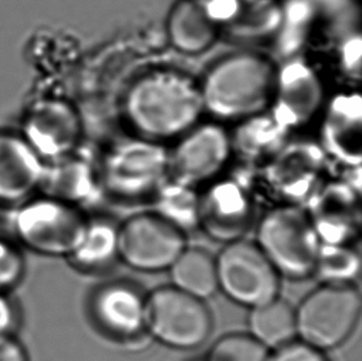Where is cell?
<instances>
[{
  "label": "cell",
  "mask_w": 362,
  "mask_h": 361,
  "mask_svg": "<svg viewBox=\"0 0 362 361\" xmlns=\"http://www.w3.org/2000/svg\"><path fill=\"white\" fill-rule=\"evenodd\" d=\"M77 205L37 195L16 207V238L37 254L67 256L77 249L88 224Z\"/></svg>",
  "instance_id": "277c9868"
},
{
  "label": "cell",
  "mask_w": 362,
  "mask_h": 361,
  "mask_svg": "<svg viewBox=\"0 0 362 361\" xmlns=\"http://www.w3.org/2000/svg\"><path fill=\"white\" fill-rule=\"evenodd\" d=\"M186 248L185 233L157 213L134 215L118 227V258L139 271L168 270Z\"/></svg>",
  "instance_id": "ba28073f"
},
{
  "label": "cell",
  "mask_w": 362,
  "mask_h": 361,
  "mask_svg": "<svg viewBox=\"0 0 362 361\" xmlns=\"http://www.w3.org/2000/svg\"><path fill=\"white\" fill-rule=\"evenodd\" d=\"M0 361H29L21 343L13 336L0 337Z\"/></svg>",
  "instance_id": "83f0119b"
},
{
  "label": "cell",
  "mask_w": 362,
  "mask_h": 361,
  "mask_svg": "<svg viewBox=\"0 0 362 361\" xmlns=\"http://www.w3.org/2000/svg\"><path fill=\"white\" fill-rule=\"evenodd\" d=\"M276 118L279 125L296 127L308 122L318 112L323 89L312 69L288 64L276 79Z\"/></svg>",
  "instance_id": "5bb4252c"
},
{
  "label": "cell",
  "mask_w": 362,
  "mask_h": 361,
  "mask_svg": "<svg viewBox=\"0 0 362 361\" xmlns=\"http://www.w3.org/2000/svg\"><path fill=\"white\" fill-rule=\"evenodd\" d=\"M277 74L266 59L238 55L216 64L208 74L202 99L218 117L235 119L261 112L274 94Z\"/></svg>",
  "instance_id": "7a4b0ae2"
},
{
  "label": "cell",
  "mask_w": 362,
  "mask_h": 361,
  "mask_svg": "<svg viewBox=\"0 0 362 361\" xmlns=\"http://www.w3.org/2000/svg\"><path fill=\"white\" fill-rule=\"evenodd\" d=\"M168 35L172 45L185 54H199L216 39L214 20L203 5L183 1L168 19Z\"/></svg>",
  "instance_id": "e0dca14e"
},
{
  "label": "cell",
  "mask_w": 362,
  "mask_h": 361,
  "mask_svg": "<svg viewBox=\"0 0 362 361\" xmlns=\"http://www.w3.org/2000/svg\"><path fill=\"white\" fill-rule=\"evenodd\" d=\"M325 137L330 150L344 161H361L362 114L358 96L335 99L328 113Z\"/></svg>",
  "instance_id": "2e32d148"
},
{
  "label": "cell",
  "mask_w": 362,
  "mask_h": 361,
  "mask_svg": "<svg viewBox=\"0 0 362 361\" xmlns=\"http://www.w3.org/2000/svg\"><path fill=\"white\" fill-rule=\"evenodd\" d=\"M204 110L201 89L176 74H152L127 98V117L139 132L163 139L189 130Z\"/></svg>",
  "instance_id": "6da1fadb"
},
{
  "label": "cell",
  "mask_w": 362,
  "mask_h": 361,
  "mask_svg": "<svg viewBox=\"0 0 362 361\" xmlns=\"http://www.w3.org/2000/svg\"><path fill=\"white\" fill-rule=\"evenodd\" d=\"M19 132L46 164H52L74 156L82 127L69 103L45 98L28 108Z\"/></svg>",
  "instance_id": "9c48e42d"
},
{
  "label": "cell",
  "mask_w": 362,
  "mask_h": 361,
  "mask_svg": "<svg viewBox=\"0 0 362 361\" xmlns=\"http://www.w3.org/2000/svg\"><path fill=\"white\" fill-rule=\"evenodd\" d=\"M256 244L279 275L304 278L314 273L322 241L308 214L284 205L261 219Z\"/></svg>",
  "instance_id": "3957f363"
},
{
  "label": "cell",
  "mask_w": 362,
  "mask_h": 361,
  "mask_svg": "<svg viewBox=\"0 0 362 361\" xmlns=\"http://www.w3.org/2000/svg\"><path fill=\"white\" fill-rule=\"evenodd\" d=\"M211 316L203 299L175 286L146 296L145 328L158 342L175 349H193L209 338Z\"/></svg>",
  "instance_id": "8992f818"
},
{
  "label": "cell",
  "mask_w": 362,
  "mask_h": 361,
  "mask_svg": "<svg viewBox=\"0 0 362 361\" xmlns=\"http://www.w3.org/2000/svg\"><path fill=\"white\" fill-rule=\"evenodd\" d=\"M93 185V176L88 166L69 156L61 161L46 164L40 190L45 195L78 207V203L92 195Z\"/></svg>",
  "instance_id": "ffe728a7"
},
{
  "label": "cell",
  "mask_w": 362,
  "mask_h": 361,
  "mask_svg": "<svg viewBox=\"0 0 362 361\" xmlns=\"http://www.w3.org/2000/svg\"><path fill=\"white\" fill-rule=\"evenodd\" d=\"M269 361H329L324 352L317 348L310 347L305 343L292 342L276 348L274 353H269Z\"/></svg>",
  "instance_id": "484cf974"
},
{
  "label": "cell",
  "mask_w": 362,
  "mask_h": 361,
  "mask_svg": "<svg viewBox=\"0 0 362 361\" xmlns=\"http://www.w3.org/2000/svg\"><path fill=\"white\" fill-rule=\"evenodd\" d=\"M162 147L144 142L122 144L109 155L104 178L109 190L122 197H139L155 190L168 170Z\"/></svg>",
  "instance_id": "30bf717a"
},
{
  "label": "cell",
  "mask_w": 362,
  "mask_h": 361,
  "mask_svg": "<svg viewBox=\"0 0 362 361\" xmlns=\"http://www.w3.org/2000/svg\"><path fill=\"white\" fill-rule=\"evenodd\" d=\"M251 336L269 349L282 347L297 337L296 308L279 297L251 308Z\"/></svg>",
  "instance_id": "ac0fdd59"
},
{
  "label": "cell",
  "mask_w": 362,
  "mask_h": 361,
  "mask_svg": "<svg viewBox=\"0 0 362 361\" xmlns=\"http://www.w3.org/2000/svg\"><path fill=\"white\" fill-rule=\"evenodd\" d=\"M172 286L201 299L218 290L216 258L199 248H186L170 268Z\"/></svg>",
  "instance_id": "d6986e66"
},
{
  "label": "cell",
  "mask_w": 362,
  "mask_h": 361,
  "mask_svg": "<svg viewBox=\"0 0 362 361\" xmlns=\"http://www.w3.org/2000/svg\"><path fill=\"white\" fill-rule=\"evenodd\" d=\"M45 170L46 162L20 132L0 130V205L18 207L33 198Z\"/></svg>",
  "instance_id": "8fae6325"
},
{
  "label": "cell",
  "mask_w": 362,
  "mask_h": 361,
  "mask_svg": "<svg viewBox=\"0 0 362 361\" xmlns=\"http://www.w3.org/2000/svg\"><path fill=\"white\" fill-rule=\"evenodd\" d=\"M189 187L176 182L163 190L158 200L157 214L183 233L199 224V200L192 193Z\"/></svg>",
  "instance_id": "7402d4cb"
},
{
  "label": "cell",
  "mask_w": 362,
  "mask_h": 361,
  "mask_svg": "<svg viewBox=\"0 0 362 361\" xmlns=\"http://www.w3.org/2000/svg\"><path fill=\"white\" fill-rule=\"evenodd\" d=\"M146 296L134 285L113 282L99 288L92 312L99 326L115 337L136 336L145 328Z\"/></svg>",
  "instance_id": "4fadbf2b"
},
{
  "label": "cell",
  "mask_w": 362,
  "mask_h": 361,
  "mask_svg": "<svg viewBox=\"0 0 362 361\" xmlns=\"http://www.w3.org/2000/svg\"><path fill=\"white\" fill-rule=\"evenodd\" d=\"M216 264L218 290L233 302L254 308L279 297V273L256 243H226Z\"/></svg>",
  "instance_id": "52a82bcc"
},
{
  "label": "cell",
  "mask_w": 362,
  "mask_h": 361,
  "mask_svg": "<svg viewBox=\"0 0 362 361\" xmlns=\"http://www.w3.org/2000/svg\"><path fill=\"white\" fill-rule=\"evenodd\" d=\"M18 313L15 303L6 292H0V337L13 336Z\"/></svg>",
  "instance_id": "4316f807"
},
{
  "label": "cell",
  "mask_w": 362,
  "mask_h": 361,
  "mask_svg": "<svg viewBox=\"0 0 362 361\" xmlns=\"http://www.w3.org/2000/svg\"><path fill=\"white\" fill-rule=\"evenodd\" d=\"M250 220L249 198L236 183H219L199 200V223L216 239L226 243L240 239Z\"/></svg>",
  "instance_id": "9a60e30c"
},
{
  "label": "cell",
  "mask_w": 362,
  "mask_h": 361,
  "mask_svg": "<svg viewBox=\"0 0 362 361\" xmlns=\"http://www.w3.org/2000/svg\"><path fill=\"white\" fill-rule=\"evenodd\" d=\"M25 259L19 248L0 238V292L15 287L24 276Z\"/></svg>",
  "instance_id": "d4e9b609"
},
{
  "label": "cell",
  "mask_w": 362,
  "mask_h": 361,
  "mask_svg": "<svg viewBox=\"0 0 362 361\" xmlns=\"http://www.w3.org/2000/svg\"><path fill=\"white\" fill-rule=\"evenodd\" d=\"M230 154V142L219 127H198L178 145L170 157L168 170L177 183L193 185L221 171Z\"/></svg>",
  "instance_id": "7c38bea8"
},
{
  "label": "cell",
  "mask_w": 362,
  "mask_h": 361,
  "mask_svg": "<svg viewBox=\"0 0 362 361\" xmlns=\"http://www.w3.org/2000/svg\"><path fill=\"white\" fill-rule=\"evenodd\" d=\"M269 349L251 334L234 333L216 340L206 361H269Z\"/></svg>",
  "instance_id": "cb8c5ba5"
},
{
  "label": "cell",
  "mask_w": 362,
  "mask_h": 361,
  "mask_svg": "<svg viewBox=\"0 0 362 361\" xmlns=\"http://www.w3.org/2000/svg\"><path fill=\"white\" fill-rule=\"evenodd\" d=\"M358 255L345 244H322L314 273L325 283H350L358 276Z\"/></svg>",
  "instance_id": "603a6c76"
},
{
  "label": "cell",
  "mask_w": 362,
  "mask_h": 361,
  "mask_svg": "<svg viewBox=\"0 0 362 361\" xmlns=\"http://www.w3.org/2000/svg\"><path fill=\"white\" fill-rule=\"evenodd\" d=\"M360 311V292L351 283H324L296 308L297 337L322 352L337 348L353 332Z\"/></svg>",
  "instance_id": "5b68a950"
},
{
  "label": "cell",
  "mask_w": 362,
  "mask_h": 361,
  "mask_svg": "<svg viewBox=\"0 0 362 361\" xmlns=\"http://www.w3.org/2000/svg\"><path fill=\"white\" fill-rule=\"evenodd\" d=\"M115 258H118V227L109 220H88L83 238L69 259L82 269L97 270L105 268Z\"/></svg>",
  "instance_id": "44dd1931"
}]
</instances>
